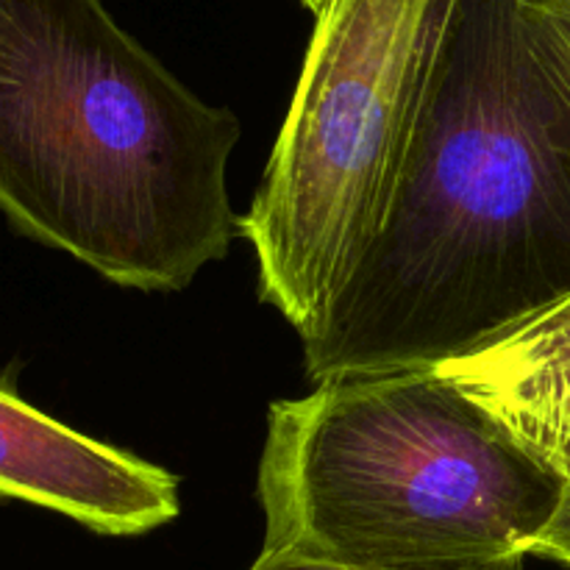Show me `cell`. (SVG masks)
I'll return each instance as SVG.
<instances>
[{
  "instance_id": "cell-1",
  "label": "cell",
  "mask_w": 570,
  "mask_h": 570,
  "mask_svg": "<svg viewBox=\"0 0 570 570\" xmlns=\"http://www.w3.org/2000/svg\"><path fill=\"white\" fill-rule=\"evenodd\" d=\"M570 295V89L527 0H460L306 376L432 371Z\"/></svg>"
},
{
  "instance_id": "cell-2",
  "label": "cell",
  "mask_w": 570,
  "mask_h": 570,
  "mask_svg": "<svg viewBox=\"0 0 570 570\" xmlns=\"http://www.w3.org/2000/svg\"><path fill=\"white\" fill-rule=\"evenodd\" d=\"M239 120L104 0H0V212L120 287L184 289L228 254Z\"/></svg>"
},
{
  "instance_id": "cell-3",
  "label": "cell",
  "mask_w": 570,
  "mask_h": 570,
  "mask_svg": "<svg viewBox=\"0 0 570 570\" xmlns=\"http://www.w3.org/2000/svg\"><path fill=\"white\" fill-rule=\"evenodd\" d=\"M566 482L440 371L321 382L276 401L262 554L351 570H479L529 557Z\"/></svg>"
},
{
  "instance_id": "cell-4",
  "label": "cell",
  "mask_w": 570,
  "mask_h": 570,
  "mask_svg": "<svg viewBox=\"0 0 570 570\" xmlns=\"http://www.w3.org/2000/svg\"><path fill=\"white\" fill-rule=\"evenodd\" d=\"M460 0H328L239 234L259 295L306 337L371 248Z\"/></svg>"
},
{
  "instance_id": "cell-5",
  "label": "cell",
  "mask_w": 570,
  "mask_h": 570,
  "mask_svg": "<svg viewBox=\"0 0 570 570\" xmlns=\"http://www.w3.org/2000/svg\"><path fill=\"white\" fill-rule=\"evenodd\" d=\"M0 495L61 512L98 534H142L178 518V479L33 410L0 387Z\"/></svg>"
},
{
  "instance_id": "cell-6",
  "label": "cell",
  "mask_w": 570,
  "mask_h": 570,
  "mask_svg": "<svg viewBox=\"0 0 570 570\" xmlns=\"http://www.w3.org/2000/svg\"><path fill=\"white\" fill-rule=\"evenodd\" d=\"M434 371L570 482V295Z\"/></svg>"
},
{
  "instance_id": "cell-7",
  "label": "cell",
  "mask_w": 570,
  "mask_h": 570,
  "mask_svg": "<svg viewBox=\"0 0 570 570\" xmlns=\"http://www.w3.org/2000/svg\"><path fill=\"white\" fill-rule=\"evenodd\" d=\"M570 89V9L554 0H527Z\"/></svg>"
},
{
  "instance_id": "cell-8",
  "label": "cell",
  "mask_w": 570,
  "mask_h": 570,
  "mask_svg": "<svg viewBox=\"0 0 570 570\" xmlns=\"http://www.w3.org/2000/svg\"><path fill=\"white\" fill-rule=\"evenodd\" d=\"M529 554L543 557V560L560 562V566L570 568V482L566 484V493H562L554 518H551L549 527L540 532V538L534 540Z\"/></svg>"
},
{
  "instance_id": "cell-9",
  "label": "cell",
  "mask_w": 570,
  "mask_h": 570,
  "mask_svg": "<svg viewBox=\"0 0 570 570\" xmlns=\"http://www.w3.org/2000/svg\"><path fill=\"white\" fill-rule=\"evenodd\" d=\"M523 560H527V557H512V560L495 562V566L479 568V570H523ZM248 570H351V568L326 566V562H315V560H301V557L259 554V560H256Z\"/></svg>"
},
{
  "instance_id": "cell-10",
  "label": "cell",
  "mask_w": 570,
  "mask_h": 570,
  "mask_svg": "<svg viewBox=\"0 0 570 570\" xmlns=\"http://www.w3.org/2000/svg\"><path fill=\"white\" fill-rule=\"evenodd\" d=\"M301 3H304L306 6V9H309L312 11V14H321V11L323 9H326V3H328V0H301Z\"/></svg>"
},
{
  "instance_id": "cell-11",
  "label": "cell",
  "mask_w": 570,
  "mask_h": 570,
  "mask_svg": "<svg viewBox=\"0 0 570 570\" xmlns=\"http://www.w3.org/2000/svg\"><path fill=\"white\" fill-rule=\"evenodd\" d=\"M554 3H560V6H568V9H570V0H554Z\"/></svg>"
}]
</instances>
